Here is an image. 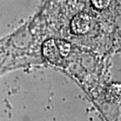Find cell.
<instances>
[{"instance_id": "cell-4", "label": "cell", "mask_w": 121, "mask_h": 121, "mask_svg": "<svg viewBox=\"0 0 121 121\" xmlns=\"http://www.w3.org/2000/svg\"><path fill=\"white\" fill-rule=\"evenodd\" d=\"M91 3L97 9H104L109 5L110 0H91Z\"/></svg>"}, {"instance_id": "cell-2", "label": "cell", "mask_w": 121, "mask_h": 121, "mask_svg": "<svg viewBox=\"0 0 121 121\" xmlns=\"http://www.w3.org/2000/svg\"><path fill=\"white\" fill-rule=\"evenodd\" d=\"M43 52L45 57L52 63L58 64L62 60V57L56 44V40L54 39L46 41L43 45Z\"/></svg>"}, {"instance_id": "cell-3", "label": "cell", "mask_w": 121, "mask_h": 121, "mask_svg": "<svg viewBox=\"0 0 121 121\" xmlns=\"http://www.w3.org/2000/svg\"><path fill=\"white\" fill-rule=\"evenodd\" d=\"M56 44L61 57H66L69 55L71 51V45L68 42L64 40H56Z\"/></svg>"}, {"instance_id": "cell-1", "label": "cell", "mask_w": 121, "mask_h": 121, "mask_svg": "<svg viewBox=\"0 0 121 121\" xmlns=\"http://www.w3.org/2000/svg\"><path fill=\"white\" fill-rule=\"evenodd\" d=\"M91 27V19L88 14L81 13L76 15L72 20L71 28L75 35H85Z\"/></svg>"}]
</instances>
